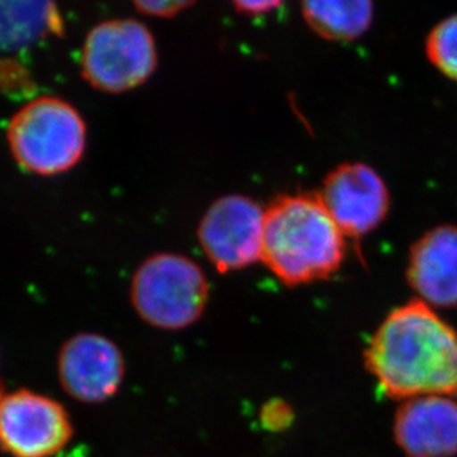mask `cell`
Here are the masks:
<instances>
[{"label": "cell", "instance_id": "cell-6", "mask_svg": "<svg viewBox=\"0 0 457 457\" xmlns=\"http://www.w3.org/2000/svg\"><path fill=\"white\" fill-rule=\"evenodd\" d=\"M265 211L246 195H229L207 209L199 242L218 271H237L262 259Z\"/></svg>", "mask_w": 457, "mask_h": 457}, {"label": "cell", "instance_id": "cell-12", "mask_svg": "<svg viewBox=\"0 0 457 457\" xmlns=\"http://www.w3.org/2000/svg\"><path fill=\"white\" fill-rule=\"evenodd\" d=\"M54 2H0V52L18 51L48 36L62 35Z\"/></svg>", "mask_w": 457, "mask_h": 457}, {"label": "cell", "instance_id": "cell-13", "mask_svg": "<svg viewBox=\"0 0 457 457\" xmlns=\"http://www.w3.org/2000/svg\"><path fill=\"white\" fill-rule=\"evenodd\" d=\"M303 13L306 22L323 37L351 40L362 35L370 26L373 4L364 0L305 2Z\"/></svg>", "mask_w": 457, "mask_h": 457}, {"label": "cell", "instance_id": "cell-15", "mask_svg": "<svg viewBox=\"0 0 457 457\" xmlns=\"http://www.w3.org/2000/svg\"><path fill=\"white\" fill-rule=\"evenodd\" d=\"M135 8L144 15L157 18H172L182 11L190 8L195 2H184V0H177V2H157V0H138L135 2Z\"/></svg>", "mask_w": 457, "mask_h": 457}, {"label": "cell", "instance_id": "cell-11", "mask_svg": "<svg viewBox=\"0 0 457 457\" xmlns=\"http://www.w3.org/2000/svg\"><path fill=\"white\" fill-rule=\"evenodd\" d=\"M410 285L429 306H457V227L432 229L414 245L410 256Z\"/></svg>", "mask_w": 457, "mask_h": 457}, {"label": "cell", "instance_id": "cell-9", "mask_svg": "<svg viewBox=\"0 0 457 457\" xmlns=\"http://www.w3.org/2000/svg\"><path fill=\"white\" fill-rule=\"evenodd\" d=\"M328 215L345 236H362L376 228L388 212V188L366 164H344L324 181L319 195Z\"/></svg>", "mask_w": 457, "mask_h": 457}, {"label": "cell", "instance_id": "cell-14", "mask_svg": "<svg viewBox=\"0 0 457 457\" xmlns=\"http://www.w3.org/2000/svg\"><path fill=\"white\" fill-rule=\"evenodd\" d=\"M427 54L436 69L457 80V13L434 27L428 36Z\"/></svg>", "mask_w": 457, "mask_h": 457}, {"label": "cell", "instance_id": "cell-7", "mask_svg": "<svg viewBox=\"0 0 457 457\" xmlns=\"http://www.w3.org/2000/svg\"><path fill=\"white\" fill-rule=\"evenodd\" d=\"M71 438V422L60 403L18 389L0 395V445L13 457H52Z\"/></svg>", "mask_w": 457, "mask_h": 457}, {"label": "cell", "instance_id": "cell-17", "mask_svg": "<svg viewBox=\"0 0 457 457\" xmlns=\"http://www.w3.org/2000/svg\"><path fill=\"white\" fill-rule=\"evenodd\" d=\"M280 2H236L234 8L238 12L247 15H258V13L271 12L272 9L278 8Z\"/></svg>", "mask_w": 457, "mask_h": 457}, {"label": "cell", "instance_id": "cell-3", "mask_svg": "<svg viewBox=\"0 0 457 457\" xmlns=\"http://www.w3.org/2000/svg\"><path fill=\"white\" fill-rule=\"evenodd\" d=\"M9 148L27 172L54 177L74 168L87 148V123L80 112L56 96H40L9 121Z\"/></svg>", "mask_w": 457, "mask_h": 457}, {"label": "cell", "instance_id": "cell-16", "mask_svg": "<svg viewBox=\"0 0 457 457\" xmlns=\"http://www.w3.org/2000/svg\"><path fill=\"white\" fill-rule=\"evenodd\" d=\"M27 80L26 70L13 62H0V91L15 94L17 91H26L30 87Z\"/></svg>", "mask_w": 457, "mask_h": 457}, {"label": "cell", "instance_id": "cell-5", "mask_svg": "<svg viewBox=\"0 0 457 457\" xmlns=\"http://www.w3.org/2000/svg\"><path fill=\"white\" fill-rule=\"evenodd\" d=\"M80 64L83 79L98 91H130L154 73V37L147 27L132 18L100 22L87 33Z\"/></svg>", "mask_w": 457, "mask_h": 457}, {"label": "cell", "instance_id": "cell-1", "mask_svg": "<svg viewBox=\"0 0 457 457\" xmlns=\"http://www.w3.org/2000/svg\"><path fill=\"white\" fill-rule=\"evenodd\" d=\"M380 388L395 398L457 391V333L422 301L394 310L366 351Z\"/></svg>", "mask_w": 457, "mask_h": 457}, {"label": "cell", "instance_id": "cell-8", "mask_svg": "<svg viewBox=\"0 0 457 457\" xmlns=\"http://www.w3.org/2000/svg\"><path fill=\"white\" fill-rule=\"evenodd\" d=\"M58 378L70 397L103 403L120 388L125 360L119 346L98 333H79L65 342L58 355Z\"/></svg>", "mask_w": 457, "mask_h": 457}, {"label": "cell", "instance_id": "cell-2", "mask_svg": "<svg viewBox=\"0 0 457 457\" xmlns=\"http://www.w3.org/2000/svg\"><path fill=\"white\" fill-rule=\"evenodd\" d=\"M344 254L345 234L319 195H281L265 211L261 261L286 285L326 278Z\"/></svg>", "mask_w": 457, "mask_h": 457}, {"label": "cell", "instance_id": "cell-10", "mask_svg": "<svg viewBox=\"0 0 457 457\" xmlns=\"http://www.w3.org/2000/svg\"><path fill=\"white\" fill-rule=\"evenodd\" d=\"M398 445L409 457L457 454V403L447 395L410 398L394 423Z\"/></svg>", "mask_w": 457, "mask_h": 457}, {"label": "cell", "instance_id": "cell-4", "mask_svg": "<svg viewBox=\"0 0 457 457\" xmlns=\"http://www.w3.org/2000/svg\"><path fill=\"white\" fill-rule=\"evenodd\" d=\"M130 301L145 323L162 330H181L195 324L206 310L209 283L193 259L157 253L135 272Z\"/></svg>", "mask_w": 457, "mask_h": 457}]
</instances>
